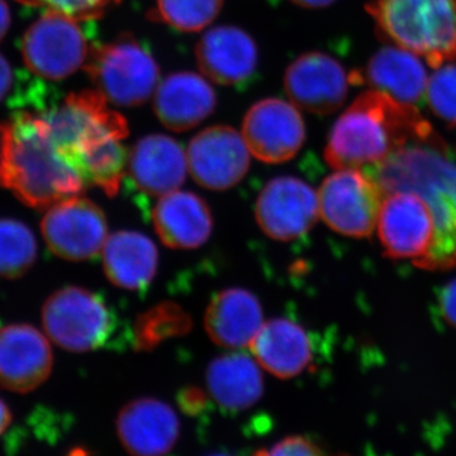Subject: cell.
<instances>
[{
  "label": "cell",
  "mask_w": 456,
  "mask_h": 456,
  "mask_svg": "<svg viewBox=\"0 0 456 456\" xmlns=\"http://www.w3.org/2000/svg\"><path fill=\"white\" fill-rule=\"evenodd\" d=\"M0 185L27 206L46 208L83 193L86 182L51 140L35 110L0 123Z\"/></svg>",
  "instance_id": "6da1fadb"
},
{
  "label": "cell",
  "mask_w": 456,
  "mask_h": 456,
  "mask_svg": "<svg viewBox=\"0 0 456 456\" xmlns=\"http://www.w3.org/2000/svg\"><path fill=\"white\" fill-rule=\"evenodd\" d=\"M435 134L415 106L370 90L360 95L335 123L327 140L325 159L335 170L377 169L399 150Z\"/></svg>",
  "instance_id": "7a4b0ae2"
},
{
  "label": "cell",
  "mask_w": 456,
  "mask_h": 456,
  "mask_svg": "<svg viewBox=\"0 0 456 456\" xmlns=\"http://www.w3.org/2000/svg\"><path fill=\"white\" fill-rule=\"evenodd\" d=\"M371 174L384 193L408 191L424 198L436 221L437 235L422 268L456 264V163L437 134L399 150Z\"/></svg>",
  "instance_id": "3957f363"
},
{
  "label": "cell",
  "mask_w": 456,
  "mask_h": 456,
  "mask_svg": "<svg viewBox=\"0 0 456 456\" xmlns=\"http://www.w3.org/2000/svg\"><path fill=\"white\" fill-rule=\"evenodd\" d=\"M367 11L380 37L431 68L456 59V0H374Z\"/></svg>",
  "instance_id": "277c9868"
},
{
  "label": "cell",
  "mask_w": 456,
  "mask_h": 456,
  "mask_svg": "<svg viewBox=\"0 0 456 456\" xmlns=\"http://www.w3.org/2000/svg\"><path fill=\"white\" fill-rule=\"evenodd\" d=\"M108 103L98 90H83L71 93L59 106L35 108L46 122L51 140L75 169L93 147L110 139L125 140L130 134L125 117Z\"/></svg>",
  "instance_id": "5b68a950"
},
{
  "label": "cell",
  "mask_w": 456,
  "mask_h": 456,
  "mask_svg": "<svg viewBox=\"0 0 456 456\" xmlns=\"http://www.w3.org/2000/svg\"><path fill=\"white\" fill-rule=\"evenodd\" d=\"M84 69L98 92L119 107L146 103L160 77L154 56L130 33L90 50Z\"/></svg>",
  "instance_id": "8992f818"
},
{
  "label": "cell",
  "mask_w": 456,
  "mask_h": 456,
  "mask_svg": "<svg viewBox=\"0 0 456 456\" xmlns=\"http://www.w3.org/2000/svg\"><path fill=\"white\" fill-rule=\"evenodd\" d=\"M42 323L51 340L73 353L101 349L118 327L101 294L74 285L51 294L42 307Z\"/></svg>",
  "instance_id": "52a82bcc"
},
{
  "label": "cell",
  "mask_w": 456,
  "mask_h": 456,
  "mask_svg": "<svg viewBox=\"0 0 456 456\" xmlns=\"http://www.w3.org/2000/svg\"><path fill=\"white\" fill-rule=\"evenodd\" d=\"M386 196L371 174L358 169L338 170L327 176L318 191L320 216L341 235L368 237L378 226Z\"/></svg>",
  "instance_id": "ba28073f"
},
{
  "label": "cell",
  "mask_w": 456,
  "mask_h": 456,
  "mask_svg": "<svg viewBox=\"0 0 456 456\" xmlns=\"http://www.w3.org/2000/svg\"><path fill=\"white\" fill-rule=\"evenodd\" d=\"M90 50L77 20L51 12L29 26L20 44L28 70L47 80H62L79 70Z\"/></svg>",
  "instance_id": "9c48e42d"
},
{
  "label": "cell",
  "mask_w": 456,
  "mask_h": 456,
  "mask_svg": "<svg viewBox=\"0 0 456 456\" xmlns=\"http://www.w3.org/2000/svg\"><path fill=\"white\" fill-rule=\"evenodd\" d=\"M378 235L389 257L412 259L422 266L436 241V221L430 206L419 194L388 191L380 207Z\"/></svg>",
  "instance_id": "30bf717a"
},
{
  "label": "cell",
  "mask_w": 456,
  "mask_h": 456,
  "mask_svg": "<svg viewBox=\"0 0 456 456\" xmlns=\"http://www.w3.org/2000/svg\"><path fill=\"white\" fill-rule=\"evenodd\" d=\"M41 228L50 250L69 261L94 259L108 239L103 209L80 196L51 207L42 218Z\"/></svg>",
  "instance_id": "8fae6325"
},
{
  "label": "cell",
  "mask_w": 456,
  "mask_h": 456,
  "mask_svg": "<svg viewBox=\"0 0 456 456\" xmlns=\"http://www.w3.org/2000/svg\"><path fill=\"white\" fill-rule=\"evenodd\" d=\"M318 217V193L294 176L270 180L255 204V218L261 231L277 241H293L305 235Z\"/></svg>",
  "instance_id": "7c38bea8"
},
{
  "label": "cell",
  "mask_w": 456,
  "mask_h": 456,
  "mask_svg": "<svg viewBox=\"0 0 456 456\" xmlns=\"http://www.w3.org/2000/svg\"><path fill=\"white\" fill-rule=\"evenodd\" d=\"M187 160L189 173L200 187L227 191L248 174L250 150L235 128L212 126L191 139Z\"/></svg>",
  "instance_id": "4fadbf2b"
},
{
  "label": "cell",
  "mask_w": 456,
  "mask_h": 456,
  "mask_svg": "<svg viewBox=\"0 0 456 456\" xmlns=\"http://www.w3.org/2000/svg\"><path fill=\"white\" fill-rule=\"evenodd\" d=\"M242 137L257 160L281 164L302 149L305 126L294 104L278 98L264 99L246 113Z\"/></svg>",
  "instance_id": "5bb4252c"
},
{
  "label": "cell",
  "mask_w": 456,
  "mask_h": 456,
  "mask_svg": "<svg viewBox=\"0 0 456 456\" xmlns=\"http://www.w3.org/2000/svg\"><path fill=\"white\" fill-rule=\"evenodd\" d=\"M351 77L344 66L326 53H303L285 71L284 88L298 110L330 114L344 104Z\"/></svg>",
  "instance_id": "9a60e30c"
},
{
  "label": "cell",
  "mask_w": 456,
  "mask_h": 456,
  "mask_svg": "<svg viewBox=\"0 0 456 456\" xmlns=\"http://www.w3.org/2000/svg\"><path fill=\"white\" fill-rule=\"evenodd\" d=\"M53 350L36 327L9 325L0 329V387L28 393L49 379Z\"/></svg>",
  "instance_id": "2e32d148"
},
{
  "label": "cell",
  "mask_w": 456,
  "mask_h": 456,
  "mask_svg": "<svg viewBox=\"0 0 456 456\" xmlns=\"http://www.w3.org/2000/svg\"><path fill=\"white\" fill-rule=\"evenodd\" d=\"M117 434L132 456H165L179 439L180 422L175 411L160 399L137 398L119 411Z\"/></svg>",
  "instance_id": "e0dca14e"
},
{
  "label": "cell",
  "mask_w": 456,
  "mask_h": 456,
  "mask_svg": "<svg viewBox=\"0 0 456 456\" xmlns=\"http://www.w3.org/2000/svg\"><path fill=\"white\" fill-rule=\"evenodd\" d=\"M196 59L207 79L221 86H236L253 77L259 53L248 32L220 26L204 33L196 46Z\"/></svg>",
  "instance_id": "ac0fdd59"
},
{
  "label": "cell",
  "mask_w": 456,
  "mask_h": 456,
  "mask_svg": "<svg viewBox=\"0 0 456 456\" xmlns=\"http://www.w3.org/2000/svg\"><path fill=\"white\" fill-rule=\"evenodd\" d=\"M188 171L187 152L165 134L142 137L128 158L127 173L132 183L150 197H164L178 191Z\"/></svg>",
  "instance_id": "d6986e66"
},
{
  "label": "cell",
  "mask_w": 456,
  "mask_h": 456,
  "mask_svg": "<svg viewBox=\"0 0 456 456\" xmlns=\"http://www.w3.org/2000/svg\"><path fill=\"white\" fill-rule=\"evenodd\" d=\"M217 104L211 84L200 75L182 71L159 83L154 110L167 130L185 132L208 118Z\"/></svg>",
  "instance_id": "ffe728a7"
},
{
  "label": "cell",
  "mask_w": 456,
  "mask_h": 456,
  "mask_svg": "<svg viewBox=\"0 0 456 456\" xmlns=\"http://www.w3.org/2000/svg\"><path fill=\"white\" fill-rule=\"evenodd\" d=\"M263 308L255 294L242 288H227L212 297L204 329L216 345L227 349L250 346L263 327Z\"/></svg>",
  "instance_id": "44dd1931"
},
{
  "label": "cell",
  "mask_w": 456,
  "mask_h": 456,
  "mask_svg": "<svg viewBox=\"0 0 456 456\" xmlns=\"http://www.w3.org/2000/svg\"><path fill=\"white\" fill-rule=\"evenodd\" d=\"M251 350L261 367L281 379L298 377L314 358L310 334L288 318H273L264 323Z\"/></svg>",
  "instance_id": "7402d4cb"
},
{
  "label": "cell",
  "mask_w": 456,
  "mask_h": 456,
  "mask_svg": "<svg viewBox=\"0 0 456 456\" xmlns=\"http://www.w3.org/2000/svg\"><path fill=\"white\" fill-rule=\"evenodd\" d=\"M152 222L163 244L180 250L206 244L213 228L208 203L191 191H175L161 197L152 211Z\"/></svg>",
  "instance_id": "603a6c76"
},
{
  "label": "cell",
  "mask_w": 456,
  "mask_h": 456,
  "mask_svg": "<svg viewBox=\"0 0 456 456\" xmlns=\"http://www.w3.org/2000/svg\"><path fill=\"white\" fill-rule=\"evenodd\" d=\"M351 82H367L402 103L416 104L424 98L428 77L419 56L401 47L387 46L378 51L364 74H350Z\"/></svg>",
  "instance_id": "cb8c5ba5"
},
{
  "label": "cell",
  "mask_w": 456,
  "mask_h": 456,
  "mask_svg": "<svg viewBox=\"0 0 456 456\" xmlns=\"http://www.w3.org/2000/svg\"><path fill=\"white\" fill-rule=\"evenodd\" d=\"M102 255L108 281L123 289L145 290L158 273V248L150 237L136 231L108 236Z\"/></svg>",
  "instance_id": "d4e9b609"
},
{
  "label": "cell",
  "mask_w": 456,
  "mask_h": 456,
  "mask_svg": "<svg viewBox=\"0 0 456 456\" xmlns=\"http://www.w3.org/2000/svg\"><path fill=\"white\" fill-rule=\"evenodd\" d=\"M207 388L227 412L248 410L263 397L264 380L257 362L245 354L217 356L207 368Z\"/></svg>",
  "instance_id": "484cf974"
},
{
  "label": "cell",
  "mask_w": 456,
  "mask_h": 456,
  "mask_svg": "<svg viewBox=\"0 0 456 456\" xmlns=\"http://www.w3.org/2000/svg\"><path fill=\"white\" fill-rule=\"evenodd\" d=\"M191 326V317L179 305L160 303L136 318L132 327V345L139 351L152 350L170 338L187 335Z\"/></svg>",
  "instance_id": "4316f807"
},
{
  "label": "cell",
  "mask_w": 456,
  "mask_h": 456,
  "mask_svg": "<svg viewBox=\"0 0 456 456\" xmlns=\"http://www.w3.org/2000/svg\"><path fill=\"white\" fill-rule=\"evenodd\" d=\"M37 256V242L22 222L0 220V278L14 279L26 274Z\"/></svg>",
  "instance_id": "83f0119b"
},
{
  "label": "cell",
  "mask_w": 456,
  "mask_h": 456,
  "mask_svg": "<svg viewBox=\"0 0 456 456\" xmlns=\"http://www.w3.org/2000/svg\"><path fill=\"white\" fill-rule=\"evenodd\" d=\"M224 0H156L150 17L180 32H200L220 14Z\"/></svg>",
  "instance_id": "f1b7e54d"
},
{
  "label": "cell",
  "mask_w": 456,
  "mask_h": 456,
  "mask_svg": "<svg viewBox=\"0 0 456 456\" xmlns=\"http://www.w3.org/2000/svg\"><path fill=\"white\" fill-rule=\"evenodd\" d=\"M426 97L444 122L456 126V62L441 65L428 79Z\"/></svg>",
  "instance_id": "f546056e"
},
{
  "label": "cell",
  "mask_w": 456,
  "mask_h": 456,
  "mask_svg": "<svg viewBox=\"0 0 456 456\" xmlns=\"http://www.w3.org/2000/svg\"><path fill=\"white\" fill-rule=\"evenodd\" d=\"M27 7L40 8L51 13L62 14L71 20H99L121 0H17Z\"/></svg>",
  "instance_id": "4dcf8cb0"
},
{
  "label": "cell",
  "mask_w": 456,
  "mask_h": 456,
  "mask_svg": "<svg viewBox=\"0 0 456 456\" xmlns=\"http://www.w3.org/2000/svg\"><path fill=\"white\" fill-rule=\"evenodd\" d=\"M254 456H332L305 436H289L272 448L259 450Z\"/></svg>",
  "instance_id": "1f68e13d"
},
{
  "label": "cell",
  "mask_w": 456,
  "mask_h": 456,
  "mask_svg": "<svg viewBox=\"0 0 456 456\" xmlns=\"http://www.w3.org/2000/svg\"><path fill=\"white\" fill-rule=\"evenodd\" d=\"M440 310L449 325L456 327V279L441 290Z\"/></svg>",
  "instance_id": "d6a6232c"
},
{
  "label": "cell",
  "mask_w": 456,
  "mask_h": 456,
  "mask_svg": "<svg viewBox=\"0 0 456 456\" xmlns=\"http://www.w3.org/2000/svg\"><path fill=\"white\" fill-rule=\"evenodd\" d=\"M13 84V71L4 56L0 55V102L7 97Z\"/></svg>",
  "instance_id": "836d02e7"
},
{
  "label": "cell",
  "mask_w": 456,
  "mask_h": 456,
  "mask_svg": "<svg viewBox=\"0 0 456 456\" xmlns=\"http://www.w3.org/2000/svg\"><path fill=\"white\" fill-rule=\"evenodd\" d=\"M9 26H11V12L4 0H0V41L7 35Z\"/></svg>",
  "instance_id": "e575fe53"
},
{
  "label": "cell",
  "mask_w": 456,
  "mask_h": 456,
  "mask_svg": "<svg viewBox=\"0 0 456 456\" xmlns=\"http://www.w3.org/2000/svg\"><path fill=\"white\" fill-rule=\"evenodd\" d=\"M290 2L302 8L320 9L329 7L335 0H290Z\"/></svg>",
  "instance_id": "d590c367"
},
{
  "label": "cell",
  "mask_w": 456,
  "mask_h": 456,
  "mask_svg": "<svg viewBox=\"0 0 456 456\" xmlns=\"http://www.w3.org/2000/svg\"><path fill=\"white\" fill-rule=\"evenodd\" d=\"M12 421V413L9 411L7 404L0 399V435L7 430L9 424Z\"/></svg>",
  "instance_id": "8d00e7d4"
},
{
  "label": "cell",
  "mask_w": 456,
  "mask_h": 456,
  "mask_svg": "<svg viewBox=\"0 0 456 456\" xmlns=\"http://www.w3.org/2000/svg\"><path fill=\"white\" fill-rule=\"evenodd\" d=\"M211 456H230V455H226V454H215V455H211Z\"/></svg>",
  "instance_id": "74e56055"
}]
</instances>
